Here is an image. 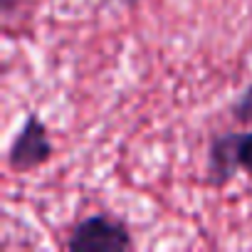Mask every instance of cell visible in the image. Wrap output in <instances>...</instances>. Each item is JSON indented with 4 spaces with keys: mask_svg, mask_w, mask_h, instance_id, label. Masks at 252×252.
<instances>
[{
    "mask_svg": "<svg viewBox=\"0 0 252 252\" xmlns=\"http://www.w3.org/2000/svg\"><path fill=\"white\" fill-rule=\"evenodd\" d=\"M232 154H235V163L247 173H252V131L240 136L232 134Z\"/></svg>",
    "mask_w": 252,
    "mask_h": 252,
    "instance_id": "3",
    "label": "cell"
},
{
    "mask_svg": "<svg viewBox=\"0 0 252 252\" xmlns=\"http://www.w3.org/2000/svg\"><path fill=\"white\" fill-rule=\"evenodd\" d=\"M124 3H136V0H124Z\"/></svg>",
    "mask_w": 252,
    "mask_h": 252,
    "instance_id": "5",
    "label": "cell"
},
{
    "mask_svg": "<svg viewBox=\"0 0 252 252\" xmlns=\"http://www.w3.org/2000/svg\"><path fill=\"white\" fill-rule=\"evenodd\" d=\"M52 156V144L47 139V129L37 116H28L18 139L10 146V166L15 171H32L42 163H47Z\"/></svg>",
    "mask_w": 252,
    "mask_h": 252,
    "instance_id": "2",
    "label": "cell"
},
{
    "mask_svg": "<svg viewBox=\"0 0 252 252\" xmlns=\"http://www.w3.org/2000/svg\"><path fill=\"white\" fill-rule=\"evenodd\" d=\"M235 116H237L240 121H252V87H250V89L242 94V99L237 101Z\"/></svg>",
    "mask_w": 252,
    "mask_h": 252,
    "instance_id": "4",
    "label": "cell"
},
{
    "mask_svg": "<svg viewBox=\"0 0 252 252\" xmlns=\"http://www.w3.org/2000/svg\"><path fill=\"white\" fill-rule=\"evenodd\" d=\"M131 247L134 240L129 230L104 215H92L82 220L67 240V250L72 252H126Z\"/></svg>",
    "mask_w": 252,
    "mask_h": 252,
    "instance_id": "1",
    "label": "cell"
}]
</instances>
